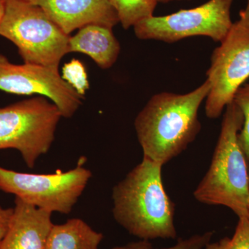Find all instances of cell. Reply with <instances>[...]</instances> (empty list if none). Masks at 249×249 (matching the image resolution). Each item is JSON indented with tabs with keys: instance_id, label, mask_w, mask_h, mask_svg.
<instances>
[{
	"instance_id": "21",
	"label": "cell",
	"mask_w": 249,
	"mask_h": 249,
	"mask_svg": "<svg viewBox=\"0 0 249 249\" xmlns=\"http://www.w3.org/2000/svg\"><path fill=\"white\" fill-rule=\"evenodd\" d=\"M239 21L246 27H249V0H247V5L245 9L242 10L240 14Z\"/></svg>"
},
{
	"instance_id": "18",
	"label": "cell",
	"mask_w": 249,
	"mask_h": 249,
	"mask_svg": "<svg viewBox=\"0 0 249 249\" xmlns=\"http://www.w3.org/2000/svg\"><path fill=\"white\" fill-rule=\"evenodd\" d=\"M213 232L209 231L196 234L186 239H179L176 245L169 248L161 249H206L212 240ZM146 249H152V247Z\"/></svg>"
},
{
	"instance_id": "7",
	"label": "cell",
	"mask_w": 249,
	"mask_h": 249,
	"mask_svg": "<svg viewBox=\"0 0 249 249\" xmlns=\"http://www.w3.org/2000/svg\"><path fill=\"white\" fill-rule=\"evenodd\" d=\"M233 0H209L201 6L164 16H152L134 27L140 40L173 43L193 36H206L221 42L232 24L231 7Z\"/></svg>"
},
{
	"instance_id": "5",
	"label": "cell",
	"mask_w": 249,
	"mask_h": 249,
	"mask_svg": "<svg viewBox=\"0 0 249 249\" xmlns=\"http://www.w3.org/2000/svg\"><path fill=\"white\" fill-rule=\"evenodd\" d=\"M62 118L58 107L43 96L0 107V150L19 152L29 168L50 150Z\"/></svg>"
},
{
	"instance_id": "22",
	"label": "cell",
	"mask_w": 249,
	"mask_h": 249,
	"mask_svg": "<svg viewBox=\"0 0 249 249\" xmlns=\"http://www.w3.org/2000/svg\"><path fill=\"white\" fill-rule=\"evenodd\" d=\"M5 7V0H0V22L4 15Z\"/></svg>"
},
{
	"instance_id": "15",
	"label": "cell",
	"mask_w": 249,
	"mask_h": 249,
	"mask_svg": "<svg viewBox=\"0 0 249 249\" xmlns=\"http://www.w3.org/2000/svg\"><path fill=\"white\" fill-rule=\"evenodd\" d=\"M235 232L231 237H224L217 242H210L206 249H249V219L238 217Z\"/></svg>"
},
{
	"instance_id": "10",
	"label": "cell",
	"mask_w": 249,
	"mask_h": 249,
	"mask_svg": "<svg viewBox=\"0 0 249 249\" xmlns=\"http://www.w3.org/2000/svg\"><path fill=\"white\" fill-rule=\"evenodd\" d=\"M38 6L65 34L98 24L112 29L119 24L115 9L108 0H27Z\"/></svg>"
},
{
	"instance_id": "2",
	"label": "cell",
	"mask_w": 249,
	"mask_h": 249,
	"mask_svg": "<svg viewBox=\"0 0 249 249\" xmlns=\"http://www.w3.org/2000/svg\"><path fill=\"white\" fill-rule=\"evenodd\" d=\"M162 165L142 157L113 188V216L141 240L176 239L175 206L162 181Z\"/></svg>"
},
{
	"instance_id": "6",
	"label": "cell",
	"mask_w": 249,
	"mask_h": 249,
	"mask_svg": "<svg viewBox=\"0 0 249 249\" xmlns=\"http://www.w3.org/2000/svg\"><path fill=\"white\" fill-rule=\"evenodd\" d=\"M91 178L83 160L73 169L53 174L19 173L0 166V190L39 209L69 214Z\"/></svg>"
},
{
	"instance_id": "17",
	"label": "cell",
	"mask_w": 249,
	"mask_h": 249,
	"mask_svg": "<svg viewBox=\"0 0 249 249\" xmlns=\"http://www.w3.org/2000/svg\"><path fill=\"white\" fill-rule=\"evenodd\" d=\"M62 78L80 96H84L89 89V83L86 70L83 64L76 59H73L64 65Z\"/></svg>"
},
{
	"instance_id": "24",
	"label": "cell",
	"mask_w": 249,
	"mask_h": 249,
	"mask_svg": "<svg viewBox=\"0 0 249 249\" xmlns=\"http://www.w3.org/2000/svg\"><path fill=\"white\" fill-rule=\"evenodd\" d=\"M247 166H248L249 189V159H248V160H247Z\"/></svg>"
},
{
	"instance_id": "4",
	"label": "cell",
	"mask_w": 249,
	"mask_h": 249,
	"mask_svg": "<svg viewBox=\"0 0 249 249\" xmlns=\"http://www.w3.org/2000/svg\"><path fill=\"white\" fill-rule=\"evenodd\" d=\"M0 36L18 47L24 63L58 69L69 53L70 36L43 10L27 0H5Z\"/></svg>"
},
{
	"instance_id": "14",
	"label": "cell",
	"mask_w": 249,
	"mask_h": 249,
	"mask_svg": "<svg viewBox=\"0 0 249 249\" xmlns=\"http://www.w3.org/2000/svg\"><path fill=\"white\" fill-rule=\"evenodd\" d=\"M115 9L119 22L124 29L152 17L157 3L154 0H108Z\"/></svg>"
},
{
	"instance_id": "16",
	"label": "cell",
	"mask_w": 249,
	"mask_h": 249,
	"mask_svg": "<svg viewBox=\"0 0 249 249\" xmlns=\"http://www.w3.org/2000/svg\"><path fill=\"white\" fill-rule=\"evenodd\" d=\"M234 103L240 108L244 116V124L238 134L239 143L247 160L249 159V83L241 86L236 91Z\"/></svg>"
},
{
	"instance_id": "20",
	"label": "cell",
	"mask_w": 249,
	"mask_h": 249,
	"mask_svg": "<svg viewBox=\"0 0 249 249\" xmlns=\"http://www.w3.org/2000/svg\"><path fill=\"white\" fill-rule=\"evenodd\" d=\"M152 247L149 241L139 240V242H131L124 246L116 247L111 249H146Z\"/></svg>"
},
{
	"instance_id": "12",
	"label": "cell",
	"mask_w": 249,
	"mask_h": 249,
	"mask_svg": "<svg viewBox=\"0 0 249 249\" xmlns=\"http://www.w3.org/2000/svg\"><path fill=\"white\" fill-rule=\"evenodd\" d=\"M120 51V44L112 29L98 24L80 28L76 35L70 37L69 40V53L86 54L102 69L112 67Z\"/></svg>"
},
{
	"instance_id": "13",
	"label": "cell",
	"mask_w": 249,
	"mask_h": 249,
	"mask_svg": "<svg viewBox=\"0 0 249 249\" xmlns=\"http://www.w3.org/2000/svg\"><path fill=\"white\" fill-rule=\"evenodd\" d=\"M103 235L83 219L73 218L54 224L45 249H98Z\"/></svg>"
},
{
	"instance_id": "8",
	"label": "cell",
	"mask_w": 249,
	"mask_h": 249,
	"mask_svg": "<svg viewBox=\"0 0 249 249\" xmlns=\"http://www.w3.org/2000/svg\"><path fill=\"white\" fill-rule=\"evenodd\" d=\"M206 76L211 89L205 111L209 119H217L249 78V27L239 20L233 23L213 52Z\"/></svg>"
},
{
	"instance_id": "1",
	"label": "cell",
	"mask_w": 249,
	"mask_h": 249,
	"mask_svg": "<svg viewBox=\"0 0 249 249\" xmlns=\"http://www.w3.org/2000/svg\"><path fill=\"white\" fill-rule=\"evenodd\" d=\"M210 89L206 79L190 92H160L150 98L134 121L144 157L163 166L186 150L200 132L198 112Z\"/></svg>"
},
{
	"instance_id": "9",
	"label": "cell",
	"mask_w": 249,
	"mask_h": 249,
	"mask_svg": "<svg viewBox=\"0 0 249 249\" xmlns=\"http://www.w3.org/2000/svg\"><path fill=\"white\" fill-rule=\"evenodd\" d=\"M0 91L45 96L64 118L73 116L84 98L60 76L58 69L31 63L15 65L3 55H0Z\"/></svg>"
},
{
	"instance_id": "11",
	"label": "cell",
	"mask_w": 249,
	"mask_h": 249,
	"mask_svg": "<svg viewBox=\"0 0 249 249\" xmlns=\"http://www.w3.org/2000/svg\"><path fill=\"white\" fill-rule=\"evenodd\" d=\"M52 212L16 197L1 249H45L54 224Z\"/></svg>"
},
{
	"instance_id": "19",
	"label": "cell",
	"mask_w": 249,
	"mask_h": 249,
	"mask_svg": "<svg viewBox=\"0 0 249 249\" xmlns=\"http://www.w3.org/2000/svg\"><path fill=\"white\" fill-rule=\"evenodd\" d=\"M14 209H4L0 205V249L7 232Z\"/></svg>"
},
{
	"instance_id": "25",
	"label": "cell",
	"mask_w": 249,
	"mask_h": 249,
	"mask_svg": "<svg viewBox=\"0 0 249 249\" xmlns=\"http://www.w3.org/2000/svg\"><path fill=\"white\" fill-rule=\"evenodd\" d=\"M248 218L249 219V215H248Z\"/></svg>"
},
{
	"instance_id": "3",
	"label": "cell",
	"mask_w": 249,
	"mask_h": 249,
	"mask_svg": "<svg viewBox=\"0 0 249 249\" xmlns=\"http://www.w3.org/2000/svg\"><path fill=\"white\" fill-rule=\"evenodd\" d=\"M243 124V114L232 101L225 108L209 170L193 193L199 202L226 206L238 217H248L249 207L247 160L238 141Z\"/></svg>"
},
{
	"instance_id": "23",
	"label": "cell",
	"mask_w": 249,
	"mask_h": 249,
	"mask_svg": "<svg viewBox=\"0 0 249 249\" xmlns=\"http://www.w3.org/2000/svg\"><path fill=\"white\" fill-rule=\"evenodd\" d=\"M154 1H155L158 4L159 2L167 3L171 1H175V0H154Z\"/></svg>"
}]
</instances>
